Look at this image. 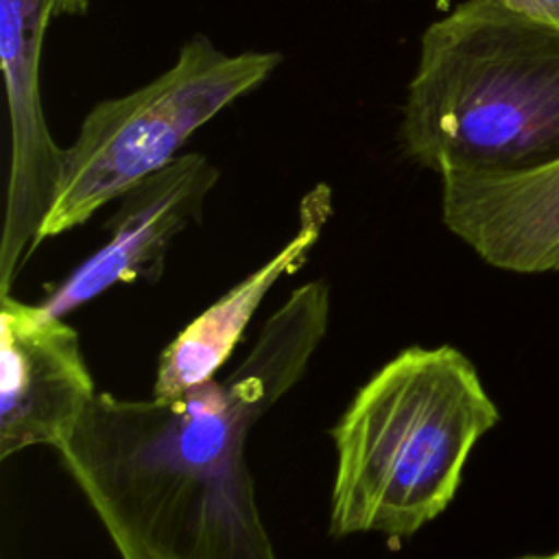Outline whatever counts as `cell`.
<instances>
[{"mask_svg": "<svg viewBox=\"0 0 559 559\" xmlns=\"http://www.w3.org/2000/svg\"><path fill=\"white\" fill-rule=\"evenodd\" d=\"M328 319V286L308 282L227 378L175 397L94 395L57 450L122 559H277L247 437L299 382Z\"/></svg>", "mask_w": 559, "mask_h": 559, "instance_id": "6da1fadb", "label": "cell"}, {"mask_svg": "<svg viewBox=\"0 0 559 559\" xmlns=\"http://www.w3.org/2000/svg\"><path fill=\"white\" fill-rule=\"evenodd\" d=\"M397 140L437 175L557 164L559 31L498 0H463L430 22Z\"/></svg>", "mask_w": 559, "mask_h": 559, "instance_id": "7a4b0ae2", "label": "cell"}, {"mask_svg": "<svg viewBox=\"0 0 559 559\" xmlns=\"http://www.w3.org/2000/svg\"><path fill=\"white\" fill-rule=\"evenodd\" d=\"M496 421V404L459 349L397 354L332 430L330 533H417L452 502L472 448Z\"/></svg>", "mask_w": 559, "mask_h": 559, "instance_id": "3957f363", "label": "cell"}, {"mask_svg": "<svg viewBox=\"0 0 559 559\" xmlns=\"http://www.w3.org/2000/svg\"><path fill=\"white\" fill-rule=\"evenodd\" d=\"M280 63V52L231 55L197 33L151 83L96 103L63 148L37 240L83 225L105 203L164 170L197 129L266 83Z\"/></svg>", "mask_w": 559, "mask_h": 559, "instance_id": "277c9868", "label": "cell"}, {"mask_svg": "<svg viewBox=\"0 0 559 559\" xmlns=\"http://www.w3.org/2000/svg\"><path fill=\"white\" fill-rule=\"evenodd\" d=\"M94 395L74 328L2 295L0 459L31 445L59 448Z\"/></svg>", "mask_w": 559, "mask_h": 559, "instance_id": "5b68a950", "label": "cell"}, {"mask_svg": "<svg viewBox=\"0 0 559 559\" xmlns=\"http://www.w3.org/2000/svg\"><path fill=\"white\" fill-rule=\"evenodd\" d=\"M55 0H0V57L11 120V170L2 238V295L15 269L39 245V227L52 201L63 148L46 127L39 96V61Z\"/></svg>", "mask_w": 559, "mask_h": 559, "instance_id": "8992f818", "label": "cell"}, {"mask_svg": "<svg viewBox=\"0 0 559 559\" xmlns=\"http://www.w3.org/2000/svg\"><path fill=\"white\" fill-rule=\"evenodd\" d=\"M218 181V168L201 153L179 155L164 170L133 186L107 221V240L85 258L39 306L63 317L116 284L155 280L175 238L199 221Z\"/></svg>", "mask_w": 559, "mask_h": 559, "instance_id": "52a82bcc", "label": "cell"}, {"mask_svg": "<svg viewBox=\"0 0 559 559\" xmlns=\"http://www.w3.org/2000/svg\"><path fill=\"white\" fill-rule=\"evenodd\" d=\"M439 177L445 227L487 264L515 273L559 271V162Z\"/></svg>", "mask_w": 559, "mask_h": 559, "instance_id": "ba28073f", "label": "cell"}, {"mask_svg": "<svg viewBox=\"0 0 559 559\" xmlns=\"http://www.w3.org/2000/svg\"><path fill=\"white\" fill-rule=\"evenodd\" d=\"M330 216L332 190L319 183L299 203L295 236L269 262L188 323L162 352L153 386L155 397H175L216 376L264 295L280 277L295 273L306 262Z\"/></svg>", "mask_w": 559, "mask_h": 559, "instance_id": "9c48e42d", "label": "cell"}, {"mask_svg": "<svg viewBox=\"0 0 559 559\" xmlns=\"http://www.w3.org/2000/svg\"><path fill=\"white\" fill-rule=\"evenodd\" d=\"M509 11L559 31V0H498Z\"/></svg>", "mask_w": 559, "mask_h": 559, "instance_id": "30bf717a", "label": "cell"}, {"mask_svg": "<svg viewBox=\"0 0 559 559\" xmlns=\"http://www.w3.org/2000/svg\"><path fill=\"white\" fill-rule=\"evenodd\" d=\"M92 0H55L57 15H83L90 9Z\"/></svg>", "mask_w": 559, "mask_h": 559, "instance_id": "8fae6325", "label": "cell"}, {"mask_svg": "<svg viewBox=\"0 0 559 559\" xmlns=\"http://www.w3.org/2000/svg\"><path fill=\"white\" fill-rule=\"evenodd\" d=\"M518 559H559V550H552L548 555H526V557H518Z\"/></svg>", "mask_w": 559, "mask_h": 559, "instance_id": "7c38bea8", "label": "cell"}]
</instances>
